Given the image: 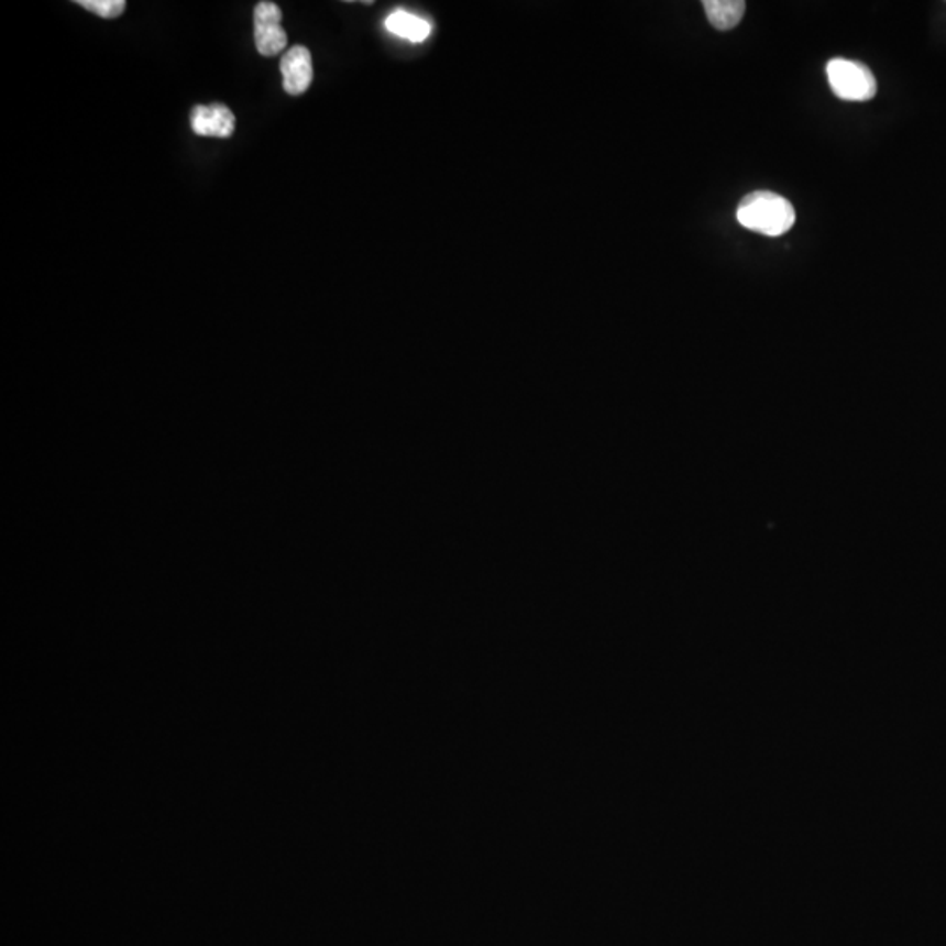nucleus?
Here are the masks:
<instances>
[{
	"instance_id": "nucleus-1",
	"label": "nucleus",
	"mask_w": 946,
	"mask_h": 946,
	"mask_svg": "<svg viewBox=\"0 0 946 946\" xmlns=\"http://www.w3.org/2000/svg\"><path fill=\"white\" fill-rule=\"evenodd\" d=\"M736 218L745 229L762 235L779 237L791 230L796 221V212L788 198L773 191H754L741 200Z\"/></svg>"
},
{
	"instance_id": "nucleus-2",
	"label": "nucleus",
	"mask_w": 946,
	"mask_h": 946,
	"mask_svg": "<svg viewBox=\"0 0 946 946\" xmlns=\"http://www.w3.org/2000/svg\"><path fill=\"white\" fill-rule=\"evenodd\" d=\"M827 79L836 97L850 102H865L877 94V79L865 64L835 58L827 64Z\"/></svg>"
},
{
	"instance_id": "nucleus-3",
	"label": "nucleus",
	"mask_w": 946,
	"mask_h": 946,
	"mask_svg": "<svg viewBox=\"0 0 946 946\" xmlns=\"http://www.w3.org/2000/svg\"><path fill=\"white\" fill-rule=\"evenodd\" d=\"M283 13L274 2H260L254 8V43L260 55H279L288 46V34L284 32Z\"/></svg>"
},
{
	"instance_id": "nucleus-4",
	"label": "nucleus",
	"mask_w": 946,
	"mask_h": 946,
	"mask_svg": "<svg viewBox=\"0 0 946 946\" xmlns=\"http://www.w3.org/2000/svg\"><path fill=\"white\" fill-rule=\"evenodd\" d=\"M284 90L289 95L306 94L312 82V56L306 46H293L280 61Z\"/></svg>"
},
{
	"instance_id": "nucleus-5",
	"label": "nucleus",
	"mask_w": 946,
	"mask_h": 946,
	"mask_svg": "<svg viewBox=\"0 0 946 946\" xmlns=\"http://www.w3.org/2000/svg\"><path fill=\"white\" fill-rule=\"evenodd\" d=\"M191 129L202 138L227 139L235 130V117L223 103L198 106L191 114Z\"/></svg>"
},
{
	"instance_id": "nucleus-6",
	"label": "nucleus",
	"mask_w": 946,
	"mask_h": 946,
	"mask_svg": "<svg viewBox=\"0 0 946 946\" xmlns=\"http://www.w3.org/2000/svg\"><path fill=\"white\" fill-rule=\"evenodd\" d=\"M703 8L710 25L717 31H732L741 22L747 4L744 0H705Z\"/></svg>"
},
{
	"instance_id": "nucleus-7",
	"label": "nucleus",
	"mask_w": 946,
	"mask_h": 946,
	"mask_svg": "<svg viewBox=\"0 0 946 946\" xmlns=\"http://www.w3.org/2000/svg\"><path fill=\"white\" fill-rule=\"evenodd\" d=\"M386 29L398 37L421 43L430 35L431 23L407 11H395L386 18Z\"/></svg>"
},
{
	"instance_id": "nucleus-8",
	"label": "nucleus",
	"mask_w": 946,
	"mask_h": 946,
	"mask_svg": "<svg viewBox=\"0 0 946 946\" xmlns=\"http://www.w3.org/2000/svg\"><path fill=\"white\" fill-rule=\"evenodd\" d=\"M78 4L106 20L120 18L127 8L125 0H79Z\"/></svg>"
}]
</instances>
